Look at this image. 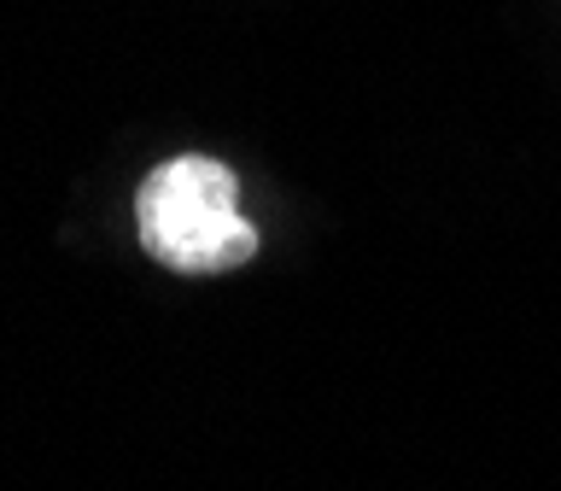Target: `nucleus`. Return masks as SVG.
I'll list each match as a JSON object with an SVG mask.
<instances>
[{
	"label": "nucleus",
	"instance_id": "obj_1",
	"mask_svg": "<svg viewBox=\"0 0 561 491\" xmlns=\"http://www.w3.org/2000/svg\"><path fill=\"white\" fill-rule=\"evenodd\" d=\"M140 246L164 270H234L257 252V228L240 217L234 170L205 152H182L140 182Z\"/></svg>",
	"mask_w": 561,
	"mask_h": 491
}]
</instances>
